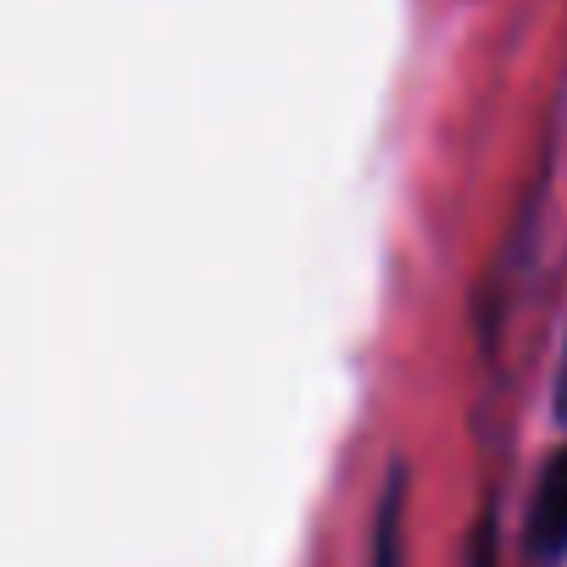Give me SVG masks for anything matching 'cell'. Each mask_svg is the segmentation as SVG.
<instances>
[{"instance_id": "7a4b0ae2", "label": "cell", "mask_w": 567, "mask_h": 567, "mask_svg": "<svg viewBox=\"0 0 567 567\" xmlns=\"http://www.w3.org/2000/svg\"><path fill=\"white\" fill-rule=\"evenodd\" d=\"M390 506H395V495H390ZM384 506V523H379V556H373V567H395V550H401V523H395V512Z\"/></svg>"}, {"instance_id": "6da1fadb", "label": "cell", "mask_w": 567, "mask_h": 567, "mask_svg": "<svg viewBox=\"0 0 567 567\" xmlns=\"http://www.w3.org/2000/svg\"><path fill=\"white\" fill-rule=\"evenodd\" d=\"M534 534L550 556L567 550V456H556V467L545 473V489H539V512H534Z\"/></svg>"}]
</instances>
